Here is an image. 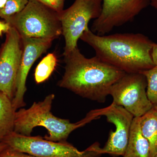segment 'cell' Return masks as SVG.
Returning <instances> with one entry per match:
<instances>
[{"label":"cell","instance_id":"9c48e42d","mask_svg":"<svg viewBox=\"0 0 157 157\" xmlns=\"http://www.w3.org/2000/svg\"><path fill=\"white\" fill-rule=\"evenodd\" d=\"M5 42L0 47V90L13 100L22 56V42L14 28L6 33Z\"/></svg>","mask_w":157,"mask_h":157},{"label":"cell","instance_id":"603a6c76","mask_svg":"<svg viewBox=\"0 0 157 157\" xmlns=\"http://www.w3.org/2000/svg\"><path fill=\"white\" fill-rule=\"evenodd\" d=\"M150 4L157 10V0H149Z\"/></svg>","mask_w":157,"mask_h":157},{"label":"cell","instance_id":"52a82bcc","mask_svg":"<svg viewBox=\"0 0 157 157\" xmlns=\"http://www.w3.org/2000/svg\"><path fill=\"white\" fill-rule=\"evenodd\" d=\"M147 86L142 73H126L110 89L112 103L124 107L134 117H140L153 107L147 97Z\"/></svg>","mask_w":157,"mask_h":157},{"label":"cell","instance_id":"7c38bea8","mask_svg":"<svg viewBox=\"0 0 157 157\" xmlns=\"http://www.w3.org/2000/svg\"><path fill=\"white\" fill-rule=\"evenodd\" d=\"M123 157H151L149 143L140 129V117L134 118Z\"/></svg>","mask_w":157,"mask_h":157},{"label":"cell","instance_id":"ba28073f","mask_svg":"<svg viewBox=\"0 0 157 157\" xmlns=\"http://www.w3.org/2000/svg\"><path fill=\"white\" fill-rule=\"evenodd\" d=\"M149 4V0H102L101 15L94 21L91 30L101 36L108 33L132 21Z\"/></svg>","mask_w":157,"mask_h":157},{"label":"cell","instance_id":"44dd1931","mask_svg":"<svg viewBox=\"0 0 157 157\" xmlns=\"http://www.w3.org/2000/svg\"><path fill=\"white\" fill-rule=\"evenodd\" d=\"M151 57L155 66L157 67V44L154 43L151 51Z\"/></svg>","mask_w":157,"mask_h":157},{"label":"cell","instance_id":"30bf717a","mask_svg":"<svg viewBox=\"0 0 157 157\" xmlns=\"http://www.w3.org/2000/svg\"><path fill=\"white\" fill-rule=\"evenodd\" d=\"M94 111L99 117H106L108 122L115 127V131L109 132L107 142L101 147V154L123 156L128 145L134 116L124 107L113 103L108 107L94 109Z\"/></svg>","mask_w":157,"mask_h":157},{"label":"cell","instance_id":"8fae6325","mask_svg":"<svg viewBox=\"0 0 157 157\" xmlns=\"http://www.w3.org/2000/svg\"><path fill=\"white\" fill-rule=\"evenodd\" d=\"M23 51L16 82V92L12 100L15 110L25 106L24 96L27 78L35 61L51 46L53 40L39 38H21Z\"/></svg>","mask_w":157,"mask_h":157},{"label":"cell","instance_id":"ffe728a7","mask_svg":"<svg viewBox=\"0 0 157 157\" xmlns=\"http://www.w3.org/2000/svg\"><path fill=\"white\" fill-rule=\"evenodd\" d=\"M11 26L6 21L0 20V36H2L3 33H7L11 29Z\"/></svg>","mask_w":157,"mask_h":157},{"label":"cell","instance_id":"6da1fadb","mask_svg":"<svg viewBox=\"0 0 157 157\" xmlns=\"http://www.w3.org/2000/svg\"><path fill=\"white\" fill-rule=\"evenodd\" d=\"M63 56L64 73L57 85L99 103L105 102L112 86L126 73L97 56L87 58L78 47Z\"/></svg>","mask_w":157,"mask_h":157},{"label":"cell","instance_id":"4fadbf2b","mask_svg":"<svg viewBox=\"0 0 157 157\" xmlns=\"http://www.w3.org/2000/svg\"><path fill=\"white\" fill-rule=\"evenodd\" d=\"M16 112L12 100L0 90V142L14 132Z\"/></svg>","mask_w":157,"mask_h":157},{"label":"cell","instance_id":"5bb4252c","mask_svg":"<svg viewBox=\"0 0 157 157\" xmlns=\"http://www.w3.org/2000/svg\"><path fill=\"white\" fill-rule=\"evenodd\" d=\"M140 129L143 136L148 140L151 157L157 153V110L153 107L140 117Z\"/></svg>","mask_w":157,"mask_h":157},{"label":"cell","instance_id":"cb8c5ba5","mask_svg":"<svg viewBox=\"0 0 157 157\" xmlns=\"http://www.w3.org/2000/svg\"><path fill=\"white\" fill-rule=\"evenodd\" d=\"M7 0H0V11L5 7Z\"/></svg>","mask_w":157,"mask_h":157},{"label":"cell","instance_id":"ac0fdd59","mask_svg":"<svg viewBox=\"0 0 157 157\" xmlns=\"http://www.w3.org/2000/svg\"><path fill=\"white\" fill-rule=\"evenodd\" d=\"M58 12L63 10L65 0H37Z\"/></svg>","mask_w":157,"mask_h":157},{"label":"cell","instance_id":"2e32d148","mask_svg":"<svg viewBox=\"0 0 157 157\" xmlns=\"http://www.w3.org/2000/svg\"><path fill=\"white\" fill-rule=\"evenodd\" d=\"M141 73L147 80V94L153 105L157 104V67L155 66Z\"/></svg>","mask_w":157,"mask_h":157},{"label":"cell","instance_id":"d4e9b609","mask_svg":"<svg viewBox=\"0 0 157 157\" xmlns=\"http://www.w3.org/2000/svg\"><path fill=\"white\" fill-rule=\"evenodd\" d=\"M153 107L155 108L156 110H157V104H155V105H153Z\"/></svg>","mask_w":157,"mask_h":157},{"label":"cell","instance_id":"277c9868","mask_svg":"<svg viewBox=\"0 0 157 157\" xmlns=\"http://www.w3.org/2000/svg\"><path fill=\"white\" fill-rule=\"evenodd\" d=\"M21 38L54 40L62 35L59 12L37 0H29L24 9L5 20Z\"/></svg>","mask_w":157,"mask_h":157},{"label":"cell","instance_id":"7a4b0ae2","mask_svg":"<svg viewBox=\"0 0 157 157\" xmlns=\"http://www.w3.org/2000/svg\"><path fill=\"white\" fill-rule=\"evenodd\" d=\"M80 39L103 62L126 73H141L155 67L151 57L154 42L143 34L101 36L88 29Z\"/></svg>","mask_w":157,"mask_h":157},{"label":"cell","instance_id":"8992f818","mask_svg":"<svg viewBox=\"0 0 157 157\" xmlns=\"http://www.w3.org/2000/svg\"><path fill=\"white\" fill-rule=\"evenodd\" d=\"M102 0H75L70 8L59 12L62 35L65 39L63 56L77 47V42L89 22L101 15Z\"/></svg>","mask_w":157,"mask_h":157},{"label":"cell","instance_id":"9a60e30c","mask_svg":"<svg viewBox=\"0 0 157 157\" xmlns=\"http://www.w3.org/2000/svg\"><path fill=\"white\" fill-rule=\"evenodd\" d=\"M57 63L56 56L48 53L42 59L35 70V80L37 84L42 83L49 78L55 69Z\"/></svg>","mask_w":157,"mask_h":157},{"label":"cell","instance_id":"5b68a950","mask_svg":"<svg viewBox=\"0 0 157 157\" xmlns=\"http://www.w3.org/2000/svg\"><path fill=\"white\" fill-rule=\"evenodd\" d=\"M3 142L14 150L37 157H100L102 155L98 142L80 151L67 141L56 142L42 136H25L14 132Z\"/></svg>","mask_w":157,"mask_h":157},{"label":"cell","instance_id":"484cf974","mask_svg":"<svg viewBox=\"0 0 157 157\" xmlns=\"http://www.w3.org/2000/svg\"><path fill=\"white\" fill-rule=\"evenodd\" d=\"M154 157H157V153L156 154V155H155V156Z\"/></svg>","mask_w":157,"mask_h":157},{"label":"cell","instance_id":"e0dca14e","mask_svg":"<svg viewBox=\"0 0 157 157\" xmlns=\"http://www.w3.org/2000/svg\"><path fill=\"white\" fill-rule=\"evenodd\" d=\"M29 0H7L6 6L0 11V17L4 20L22 11Z\"/></svg>","mask_w":157,"mask_h":157},{"label":"cell","instance_id":"d6986e66","mask_svg":"<svg viewBox=\"0 0 157 157\" xmlns=\"http://www.w3.org/2000/svg\"><path fill=\"white\" fill-rule=\"evenodd\" d=\"M0 157H37L22 152L14 150L8 147L0 153Z\"/></svg>","mask_w":157,"mask_h":157},{"label":"cell","instance_id":"7402d4cb","mask_svg":"<svg viewBox=\"0 0 157 157\" xmlns=\"http://www.w3.org/2000/svg\"><path fill=\"white\" fill-rule=\"evenodd\" d=\"M8 147V145L4 142H0V153Z\"/></svg>","mask_w":157,"mask_h":157},{"label":"cell","instance_id":"3957f363","mask_svg":"<svg viewBox=\"0 0 157 157\" xmlns=\"http://www.w3.org/2000/svg\"><path fill=\"white\" fill-rule=\"evenodd\" d=\"M55 97L54 94H50L43 101L34 102L28 109L20 108L16 111L14 132L30 136L34 128L43 127L49 134L43 137L45 139L56 142L65 141L74 130L98 119L91 111L75 123L70 122L69 120L56 117L51 112Z\"/></svg>","mask_w":157,"mask_h":157}]
</instances>
